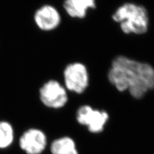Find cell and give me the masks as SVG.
<instances>
[{"label":"cell","instance_id":"6da1fadb","mask_svg":"<svg viewBox=\"0 0 154 154\" xmlns=\"http://www.w3.org/2000/svg\"><path fill=\"white\" fill-rule=\"evenodd\" d=\"M107 79L119 92L128 91L134 98L140 99L154 89V67L147 62L119 55L112 61Z\"/></svg>","mask_w":154,"mask_h":154},{"label":"cell","instance_id":"7a4b0ae2","mask_svg":"<svg viewBox=\"0 0 154 154\" xmlns=\"http://www.w3.org/2000/svg\"><path fill=\"white\" fill-rule=\"evenodd\" d=\"M125 34L143 35L148 30L150 18L147 9L141 5L127 2L121 5L112 15Z\"/></svg>","mask_w":154,"mask_h":154},{"label":"cell","instance_id":"3957f363","mask_svg":"<svg viewBox=\"0 0 154 154\" xmlns=\"http://www.w3.org/2000/svg\"><path fill=\"white\" fill-rule=\"evenodd\" d=\"M64 86L67 91L82 94L89 85V74L85 65L79 62L67 64L64 70Z\"/></svg>","mask_w":154,"mask_h":154},{"label":"cell","instance_id":"277c9868","mask_svg":"<svg viewBox=\"0 0 154 154\" xmlns=\"http://www.w3.org/2000/svg\"><path fill=\"white\" fill-rule=\"evenodd\" d=\"M38 94L41 103L50 109H62L68 102L67 89L56 80L47 81L41 87Z\"/></svg>","mask_w":154,"mask_h":154},{"label":"cell","instance_id":"5b68a950","mask_svg":"<svg viewBox=\"0 0 154 154\" xmlns=\"http://www.w3.org/2000/svg\"><path fill=\"white\" fill-rule=\"evenodd\" d=\"M76 121L80 125L86 126L92 133L103 131L109 119L108 113L103 110L94 109L91 106L84 105L76 112Z\"/></svg>","mask_w":154,"mask_h":154},{"label":"cell","instance_id":"8992f818","mask_svg":"<svg viewBox=\"0 0 154 154\" xmlns=\"http://www.w3.org/2000/svg\"><path fill=\"white\" fill-rule=\"evenodd\" d=\"M19 146L26 154H42L48 146V137L41 129L30 128L19 137Z\"/></svg>","mask_w":154,"mask_h":154},{"label":"cell","instance_id":"52a82bcc","mask_svg":"<svg viewBox=\"0 0 154 154\" xmlns=\"http://www.w3.org/2000/svg\"><path fill=\"white\" fill-rule=\"evenodd\" d=\"M33 18L37 26L46 32L55 30L61 23L59 11L51 5H45L38 8Z\"/></svg>","mask_w":154,"mask_h":154},{"label":"cell","instance_id":"ba28073f","mask_svg":"<svg viewBox=\"0 0 154 154\" xmlns=\"http://www.w3.org/2000/svg\"><path fill=\"white\" fill-rule=\"evenodd\" d=\"M63 7L71 17L82 19L89 10L96 8V0H65Z\"/></svg>","mask_w":154,"mask_h":154},{"label":"cell","instance_id":"9c48e42d","mask_svg":"<svg viewBox=\"0 0 154 154\" xmlns=\"http://www.w3.org/2000/svg\"><path fill=\"white\" fill-rule=\"evenodd\" d=\"M50 151L51 154H79L73 139L68 136L60 137L53 141Z\"/></svg>","mask_w":154,"mask_h":154},{"label":"cell","instance_id":"30bf717a","mask_svg":"<svg viewBox=\"0 0 154 154\" xmlns=\"http://www.w3.org/2000/svg\"><path fill=\"white\" fill-rule=\"evenodd\" d=\"M15 132L12 125L7 121H0V150L11 147L14 141Z\"/></svg>","mask_w":154,"mask_h":154}]
</instances>
